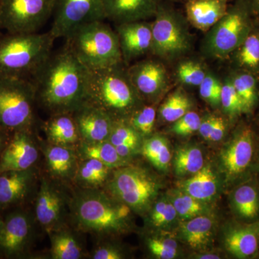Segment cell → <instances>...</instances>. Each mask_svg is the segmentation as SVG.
<instances>
[{"mask_svg":"<svg viewBox=\"0 0 259 259\" xmlns=\"http://www.w3.org/2000/svg\"><path fill=\"white\" fill-rule=\"evenodd\" d=\"M214 221L208 214L197 216L181 224V236L193 249L206 248L212 242Z\"/></svg>","mask_w":259,"mask_h":259,"instance_id":"cell-26","label":"cell"},{"mask_svg":"<svg viewBox=\"0 0 259 259\" xmlns=\"http://www.w3.org/2000/svg\"><path fill=\"white\" fill-rule=\"evenodd\" d=\"M148 248L153 255L158 258H176L178 250L176 242L161 238H151L148 240Z\"/></svg>","mask_w":259,"mask_h":259,"instance_id":"cell-43","label":"cell"},{"mask_svg":"<svg viewBox=\"0 0 259 259\" xmlns=\"http://www.w3.org/2000/svg\"><path fill=\"white\" fill-rule=\"evenodd\" d=\"M51 255L54 259H79L83 248L71 231L61 228L51 233Z\"/></svg>","mask_w":259,"mask_h":259,"instance_id":"cell-30","label":"cell"},{"mask_svg":"<svg viewBox=\"0 0 259 259\" xmlns=\"http://www.w3.org/2000/svg\"><path fill=\"white\" fill-rule=\"evenodd\" d=\"M10 136H11V133L3 128L0 125V157H1L2 153L6 147L7 144L9 142Z\"/></svg>","mask_w":259,"mask_h":259,"instance_id":"cell-47","label":"cell"},{"mask_svg":"<svg viewBox=\"0 0 259 259\" xmlns=\"http://www.w3.org/2000/svg\"><path fill=\"white\" fill-rule=\"evenodd\" d=\"M156 111L153 106H142L127 119L130 125L141 136L152 134L156 122Z\"/></svg>","mask_w":259,"mask_h":259,"instance_id":"cell-39","label":"cell"},{"mask_svg":"<svg viewBox=\"0 0 259 259\" xmlns=\"http://www.w3.org/2000/svg\"><path fill=\"white\" fill-rule=\"evenodd\" d=\"M71 219L79 231L97 235L128 228L131 209L100 189H81L70 201Z\"/></svg>","mask_w":259,"mask_h":259,"instance_id":"cell-3","label":"cell"},{"mask_svg":"<svg viewBox=\"0 0 259 259\" xmlns=\"http://www.w3.org/2000/svg\"><path fill=\"white\" fill-rule=\"evenodd\" d=\"M167 197L173 204L178 217L182 221H187L209 212L207 202L194 198L182 190H172Z\"/></svg>","mask_w":259,"mask_h":259,"instance_id":"cell-32","label":"cell"},{"mask_svg":"<svg viewBox=\"0 0 259 259\" xmlns=\"http://www.w3.org/2000/svg\"><path fill=\"white\" fill-rule=\"evenodd\" d=\"M232 207L238 218L255 221L259 217V190L252 183H245L236 189L232 195Z\"/></svg>","mask_w":259,"mask_h":259,"instance_id":"cell-28","label":"cell"},{"mask_svg":"<svg viewBox=\"0 0 259 259\" xmlns=\"http://www.w3.org/2000/svg\"><path fill=\"white\" fill-rule=\"evenodd\" d=\"M66 204V197L57 186L42 178L35 201V217L49 234L62 228Z\"/></svg>","mask_w":259,"mask_h":259,"instance_id":"cell-15","label":"cell"},{"mask_svg":"<svg viewBox=\"0 0 259 259\" xmlns=\"http://www.w3.org/2000/svg\"><path fill=\"white\" fill-rule=\"evenodd\" d=\"M2 222H3V220L0 219V228H1Z\"/></svg>","mask_w":259,"mask_h":259,"instance_id":"cell-51","label":"cell"},{"mask_svg":"<svg viewBox=\"0 0 259 259\" xmlns=\"http://www.w3.org/2000/svg\"><path fill=\"white\" fill-rule=\"evenodd\" d=\"M36 102L31 80L0 79V125L9 131L33 128Z\"/></svg>","mask_w":259,"mask_h":259,"instance_id":"cell-7","label":"cell"},{"mask_svg":"<svg viewBox=\"0 0 259 259\" xmlns=\"http://www.w3.org/2000/svg\"><path fill=\"white\" fill-rule=\"evenodd\" d=\"M127 69L131 82L142 99L157 98L168 84L166 70L157 61H139L127 66Z\"/></svg>","mask_w":259,"mask_h":259,"instance_id":"cell-16","label":"cell"},{"mask_svg":"<svg viewBox=\"0 0 259 259\" xmlns=\"http://www.w3.org/2000/svg\"><path fill=\"white\" fill-rule=\"evenodd\" d=\"M197 258L202 259H218L221 258V257L218 255L207 253V254L199 255L198 257H197Z\"/></svg>","mask_w":259,"mask_h":259,"instance_id":"cell-48","label":"cell"},{"mask_svg":"<svg viewBox=\"0 0 259 259\" xmlns=\"http://www.w3.org/2000/svg\"><path fill=\"white\" fill-rule=\"evenodd\" d=\"M93 259H122L124 254L122 250L113 245L101 244L97 245L91 255Z\"/></svg>","mask_w":259,"mask_h":259,"instance_id":"cell-45","label":"cell"},{"mask_svg":"<svg viewBox=\"0 0 259 259\" xmlns=\"http://www.w3.org/2000/svg\"><path fill=\"white\" fill-rule=\"evenodd\" d=\"M49 32L56 39L67 37L80 25L104 20L103 0H57Z\"/></svg>","mask_w":259,"mask_h":259,"instance_id":"cell-11","label":"cell"},{"mask_svg":"<svg viewBox=\"0 0 259 259\" xmlns=\"http://www.w3.org/2000/svg\"><path fill=\"white\" fill-rule=\"evenodd\" d=\"M179 190L202 202L212 200L217 194L218 180L210 166H204L187 180L180 182Z\"/></svg>","mask_w":259,"mask_h":259,"instance_id":"cell-25","label":"cell"},{"mask_svg":"<svg viewBox=\"0 0 259 259\" xmlns=\"http://www.w3.org/2000/svg\"><path fill=\"white\" fill-rule=\"evenodd\" d=\"M122 61L127 66L131 61L151 52L152 25L146 20L117 24Z\"/></svg>","mask_w":259,"mask_h":259,"instance_id":"cell-17","label":"cell"},{"mask_svg":"<svg viewBox=\"0 0 259 259\" xmlns=\"http://www.w3.org/2000/svg\"><path fill=\"white\" fill-rule=\"evenodd\" d=\"M190 97L184 92L177 90L171 94L160 107L158 112L162 120L175 122L185 115L192 108Z\"/></svg>","mask_w":259,"mask_h":259,"instance_id":"cell-34","label":"cell"},{"mask_svg":"<svg viewBox=\"0 0 259 259\" xmlns=\"http://www.w3.org/2000/svg\"><path fill=\"white\" fill-rule=\"evenodd\" d=\"M33 235L30 214L22 210L7 215L0 228V253L7 258H17L25 253Z\"/></svg>","mask_w":259,"mask_h":259,"instance_id":"cell-13","label":"cell"},{"mask_svg":"<svg viewBox=\"0 0 259 259\" xmlns=\"http://www.w3.org/2000/svg\"><path fill=\"white\" fill-rule=\"evenodd\" d=\"M32 129L11 133L9 142L0 157V173L34 167L39 158V151Z\"/></svg>","mask_w":259,"mask_h":259,"instance_id":"cell-14","label":"cell"},{"mask_svg":"<svg viewBox=\"0 0 259 259\" xmlns=\"http://www.w3.org/2000/svg\"><path fill=\"white\" fill-rule=\"evenodd\" d=\"M77 154L81 158H93L100 161L112 169L128 165L127 160L121 157L115 146L109 141L97 143L81 141Z\"/></svg>","mask_w":259,"mask_h":259,"instance_id":"cell-29","label":"cell"},{"mask_svg":"<svg viewBox=\"0 0 259 259\" xmlns=\"http://www.w3.org/2000/svg\"><path fill=\"white\" fill-rule=\"evenodd\" d=\"M1 30H2V27H1V25H0V35H1L2 34H3V33H2Z\"/></svg>","mask_w":259,"mask_h":259,"instance_id":"cell-50","label":"cell"},{"mask_svg":"<svg viewBox=\"0 0 259 259\" xmlns=\"http://www.w3.org/2000/svg\"><path fill=\"white\" fill-rule=\"evenodd\" d=\"M250 32L248 5L228 7L226 15L207 32L202 50L209 57L224 59L238 49Z\"/></svg>","mask_w":259,"mask_h":259,"instance_id":"cell-8","label":"cell"},{"mask_svg":"<svg viewBox=\"0 0 259 259\" xmlns=\"http://www.w3.org/2000/svg\"><path fill=\"white\" fill-rule=\"evenodd\" d=\"M143 99L131 82L123 62L88 69L85 102L101 109L114 120H127L142 107Z\"/></svg>","mask_w":259,"mask_h":259,"instance_id":"cell-2","label":"cell"},{"mask_svg":"<svg viewBox=\"0 0 259 259\" xmlns=\"http://www.w3.org/2000/svg\"><path fill=\"white\" fill-rule=\"evenodd\" d=\"M207 73L199 63L193 61H183L177 69V76L181 82L189 86L199 87Z\"/></svg>","mask_w":259,"mask_h":259,"instance_id":"cell-41","label":"cell"},{"mask_svg":"<svg viewBox=\"0 0 259 259\" xmlns=\"http://www.w3.org/2000/svg\"><path fill=\"white\" fill-rule=\"evenodd\" d=\"M237 61L242 68L256 69L259 68V35L250 32L238 47Z\"/></svg>","mask_w":259,"mask_h":259,"instance_id":"cell-36","label":"cell"},{"mask_svg":"<svg viewBox=\"0 0 259 259\" xmlns=\"http://www.w3.org/2000/svg\"><path fill=\"white\" fill-rule=\"evenodd\" d=\"M105 188L111 197L131 210L144 213L156 199L159 184L146 168L127 165L113 169Z\"/></svg>","mask_w":259,"mask_h":259,"instance_id":"cell-6","label":"cell"},{"mask_svg":"<svg viewBox=\"0 0 259 259\" xmlns=\"http://www.w3.org/2000/svg\"><path fill=\"white\" fill-rule=\"evenodd\" d=\"M255 151L252 129L247 126L238 129L221 153V167L227 180H236L248 172L254 161Z\"/></svg>","mask_w":259,"mask_h":259,"instance_id":"cell-12","label":"cell"},{"mask_svg":"<svg viewBox=\"0 0 259 259\" xmlns=\"http://www.w3.org/2000/svg\"><path fill=\"white\" fill-rule=\"evenodd\" d=\"M113 169L93 158H81L73 180L81 189H100L106 185Z\"/></svg>","mask_w":259,"mask_h":259,"instance_id":"cell-27","label":"cell"},{"mask_svg":"<svg viewBox=\"0 0 259 259\" xmlns=\"http://www.w3.org/2000/svg\"><path fill=\"white\" fill-rule=\"evenodd\" d=\"M226 131L227 123L226 120L221 116L215 115L208 141H212V142L221 141L226 136Z\"/></svg>","mask_w":259,"mask_h":259,"instance_id":"cell-46","label":"cell"},{"mask_svg":"<svg viewBox=\"0 0 259 259\" xmlns=\"http://www.w3.org/2000/svg\"><path fill=\"white\" fill-rule=\"evenodd\" d=\"M224 245L237 258L255 255L259 248V220L230 227L225 235Z\"/></svg>","mask_w":259,"mask_h":259,"instance_id":"cell-21","label":"cell"},{"mask_svg":"<svg viewBox=\"0 0 259 259\" xmlns=\"http://www.w3.org/2000/svg\"><path fill=\"white\" fill-rule=\"evenodd\" d=\"M36 177L34 167L0 173V211L21 204L28 198L35 187Z\"/></svg>","mask_w":259,"mask_h":259,"instance_id":"cell-19","label":"cell"},{"mask_svg":"<svg viewBox=\"0 0 259 259\" xmlns=\"http://www.w3.org/2000/svg\"><path fill=\"white\" fill-rule=\"evenodd\" d=\"M232 83L244 106L245 112H249L257 101L256 81L249 73H240L231 77Z\"/></svg>","mask_w":259,"mask_h":259,"instance_id":"cell-35","label":"cell"},{"mask_svg":"<svg viewBox=\"0 0 259 259\" xmlns=\"http://www.w3.org/2000/svg\"><path fill=\"white\" fill-rule=\"evenodd\" d=\"M228 7V0H187L186 15L194 28L207 32L226 15Z\"/></svg>","mask_w":259,"mask_h":259,"instance_id":"cell-22","label":"cell"},{"mask_svg":"<svg viewBox=\"0 0 259 259\" xmlns=\"http://www.w3.org/2000/svg\"><path fill=\"white\" fill-rule=\"evenodd\" d=\"M152 25L151 52L166 61L185 55L192 47L185 18L176 10L160 5Z\"/></svg>","mask_w":259,"mask_h":259,"instance_id":"cell-9","label":"cell"},{"mask_svg":"<svg viewBox=\"0 0 259 259\" xmlns=\"http://www.w3.org/2000/svg\"><path fill=\"white\" fill-rule=\"evenodd\" d=\"M72 114L81 141L97 143L108 141L114 120L107 112L83 102Z\"/></svg>","mask_w":259,"mask_h":259,"instance_id":"cell-18","label":"cell"},{"mask_svg":"<svg viewBox=\"0 0 259 259\" xmlns=\"http://www.w3.org/2000/svg\"><path fill=\"white\" fill-rule=\"evenodd\" d=\"M88 69L64 45L51 53L31 81L36 102L52 114L74 112L85 102Z\"/></svg>","mask_w":259,"mask_h":259,"instance_id":"cell-1","label":"cell"},{"mask_svg":"<svg viewBox=\"0 0 259 259\" xmlns=\"http://www.w3.org/2000/svg\"><path fill=\"white\" fill-rule=\"evenodd\" d=\"M221 105L225 113L231 117H237L245 112L243 102L237 93L231 78L223 83Z\"/></svg>","mask_w":259,"mask_h":259,"instance_id":"cell-38","label":"cell"},{"mask_svg":"<svg viewBox=\"0 0 259 259\" xmlns=\"http://www.w3.org/2000/svg\"><path fill=\"white\" fill-rule=\"evenodd\" d=\"M222 84L212 74H207L199 86V95L204 101L213 107L221 105V95Z\"/></svg>","mask_w":259,"mask_h":259,"instance_id":"cell-42","label":"cell"},{"mask_svg":"<svg viewBox=\"0 0 259 259\" xmlns=\"http://www.w3.org/2000/svg\"><path fill=\"white\" fill-rule=\"evenodd\" d=\"M65 39V45L89 70L123 62L117 33L103 20L83 24Z\"/></svg>","mask_w":259,"mask_h":259,"instance_id":"cell-5","label":"cell"},{"mask_svg":"<svg viewBox=\"0 0 259 259\" xmlns=\"http://www.w3.org/2000/svg\"><path fill=\"white\" fill-rule=\"evenodd\" d=\"M174 166L177 176H192L204 166L203 153L196 146L178 148L174 158Z\"/></svg>","mask_w":259,"mask_h":259,"instance_id":"cell-31","label":"cell"},{"mask_svg":"<svg viewBox=\"0 0 259 259\" xmlns=\"http://www.w3.org/2000/svg\"><path fill=\"white\" fill-rule=\"evenodd\" d=\"M49 175L59 180H73L78 165L77 152L69 146L49 144L44 150Z\"/></svg>","mask_w":259,"mask_h":259,"instance_id":"cell-23","label":"cell"},{"mask_svg":"<svg viewBox=\"0 0 259 259\" xmlns=\"http://www.w3.org/2000/svg\"><path fill=\"white\" fill-rule=\"evenodd\" d=\"M57 0H0V25L8 32H36L54 15Z\"/></svg>","mask_w":259,"mask_h":259,"instance_id":"cell-10","label":"cell"},{"mask_svg":"<svg viewBox=\"0 0 259 259\" xmlns=\"http://www.w3.org/2000/svg\"><path fill=\"white\" fill-rule=\"evenodd\" d=\"M141 138L142 136L130 125L127 120H114L108 141L115 147L122 145L140 146Z\"/></svg>","mask_w":259,"mask_h":259,"instance_id":"cell-37","label":"cell"},{"mask_svg":"<svg viewBox=\"0 0 259 259\" xmlns=\"http://www.w3.org/2000/svg\"><path fill=\"white\" fill-rule=\"evenodd\" d=\"M50 32H18L0 35V79H31L53 52Z\"/></svg>","mask_w":259,"mask_h":259,"instance_id":"cell-4","label":"cell"},{"mask_svg":"<svg viewBox=\"0 0 259 259\" xmlns=\"http://www.w3.org/2000/svg\"><path fill=\"white\" fill-rule=\"evenodd\" d=\"M161 0H103L104 18L116 24L154 18Z\"/></svg>","mask_w":259,"mask_h":259,"instance_id":"cell-20","label":"cell"},{"mask_svg":"<svg viewBox=\"0 0 259 259\" xmlns=\"http://www.w3.org/2000/svg\"><path fill=\"white\" fill-rule=\"evenodd\" d=\"M141 153L158 169L166 171L170 166L171 151L166 140L161 136L146 139L142 144Z\"/></svg>","mask_w":259,"mask_h":259,"instance_id":"cell-33","label":"cell"},{"mask_svg":"<svg viewBox=\"0 0 259 259\" xmlns=\"http://www.w3.org/2000/svg\"><path fill=\"white\" fill-rule=\"evenodd\" d=\"M178 214L171 201L163 198L156 202L151 209L150 222L156 228H166L175 222Z\"/></svg>","mask_w":259,"mask_h":259,"instance_id":"cell-40","label":"cell"},{"mask_svg":"<svg viewBox=\"0 0 259 259\" xmlns=\"http://www.w3.org/2000/svg\"><path fill=\"white\" fill-rule=\"evenodd\" d=\"M44 131L50 144L71 147L81 142L76 121L71 112L52 114L44 122Z\"/></svg>","mask_w":259,"mask_h":259,"instance_id":"cell-24","label":"cell"},{"mask_svg":"<svg viewBox=\"0 0 259 259\" xmlns=\"http://www.w3.org/2000/svg\"><path fill=\"white\" fill-rule=\"evenodd\" d=\"M201 121L202 118L197 112L189 111L176 122H173L171 131L178 136H190L198 131Z\"/></svg>","mask_w":259,"mask_h":259,"instance_id":"cell-44","label":"cell"},{"mask_svg":"<svg viewBox=\"0 0 259 259\" xmlns=\"http://www.w3.org/2000/svg\"><path fill=\"white\" fill-rule=\"evenodd\" d=\"M252 5H254L259 9V0H252Z\"/></svg>","mask_w":259,"mask_h":259,"instance_id":"cell-49","label":"cell"}]
</instances>
